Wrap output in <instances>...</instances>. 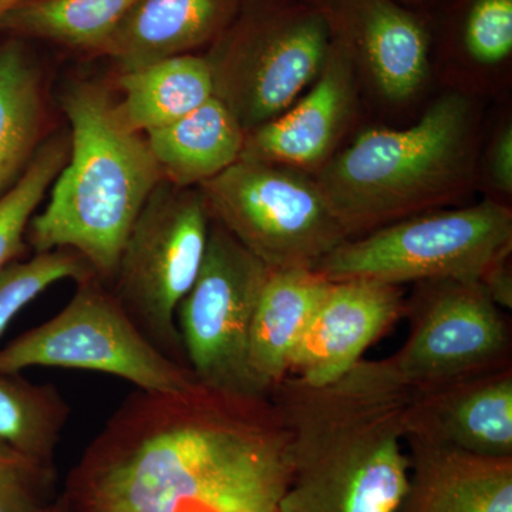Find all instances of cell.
<instances>
[{
  "instance_id": "6da1fadb",
  "label": "cell",
  "mask_w": 512,
  "mask_h": 512,
  "mask_svg": "<svg viewBox=\"0 0 512 512\" xmlns=\"http://www.w3.org/2000/svg\"><path fill=\"white\" fill-rule=\"evenodd\" d=\"M271 397L200 382L130 394L70 468L72 512H276L291 476Z\"/></svg>"
},
{
  "instance_id": "7a4b0ae2",
  "label": "cell",
  "mask_w": 512,
  "mask_h": 512,
  "mask_svg": "<svg viewBox=\"0 0 512 512\" xmlns=\"http://www.w3.org/2000/svg\"><path fill=\"white\" fill-rule=\"evenodd\" d=\"M412 393L386 359L360 360L328 384L292 375L276 384L269 397L291 440L276 512H396L409 487Z\"/></svg>"
},
{
  "instance_id": "3957f363",
  "label": "cell",
  "mask_w": 512,
  "mask_h": 512,
  "mask_svg": "<svg viewBox=\"0 0 512 512\" xmlns=\"http://www.w3.org/2000/svg\"><path fill=\"white\" fill-rule=\"evenodd\" d=\"M60 104L70 124L69 160L26 238L35 254L76 251L109 285L131 228L163 177L146 136L124 126L106 84L76 80Z\"/></svg>"
},
{
  "instance_id": "277c9868",
  "label": "cell",
  "mask_w": 512,
  "mask_h": 512,
  "mask_svg": "<svg viewBox=\"0 0 512 512\" xmlns=\"http://www.w3.org/2000/svg\"><path fill=\"white\" fill-rule=\"evenodd\" d=\"M474 161L470 103L447 94L413 126L360 134L316 183L350 239L456 201L473 181Z\"/></svg>"
},
{
  "instance_id": "5b68a950",
  "label": "cell",
  "mask_w": 512,
  "mask_h": 512,
  "mask_svg": "<svg viewBox=\"0 0 512 512\" xmlns=\"http://www.w3.org/2000/svg\"><path fill=\"white\" fill-rule=\"evenodd\" d=\"M511 252V208L485 201L423 212L350 238L313 269L330 282H481L495 266L510 261Z\"/></svg>"
},
{
  "instance_id": "8992f818",
  "label": "cell",
  "mask_w": 512,
  "mask_h": 512,
  "mask_svg": "<svg viewBox=\"0 0 512 512\" xmlns=\"http://www.w3.org/2000/svg\"><path fill=\"white\" fill-rule=\"evenodd\" d=\"M210 229L200 188L161 180L134 222L107 285L144 336L183 366L177 311L200 272Z\"/></svg>"
},
{
  "instance_id": "52a82bcc",
  "label": "cell",
  "mask_w": 512,
  "mask_h": 512,
  "mask_svg": "<svg viewBox=\"0 0 512 512\" xmlns=\"http://www.w3.org/2000/svg\"><path fill=\"white\" fill-rule=\"evenodd\" d=\"M198 188L211 220L268 268L313 269L349 239L318 183L293 168L241 158Z\"/></svg>"
},
{
  "instance_id": "ba28073f",
  "label": "cell",
  "mask_w": 512,
  "mask_h": 512,
  "mask_svg": "<svg viewBox=\"0 0 512 512\" xmlns=\"http://www.w3.org/2000/svg\"><path fill=\"white\" fill-rule=\"evenodd\" d=\"M29 367L93 370L144 392H174L197 382L187 366L144 336L99 278L79 282L62 311L0 350V373Z\"/></svg>"
},
{
  "instance_id": "9c48e42d",
  "label": "cell",
  "mask_w": 512,
  "mask_h": 512,
  "mask_svg": "<svg viewBox=\"0 0 512 512\" xmlns=\"http://www.w3.org/2000/svg\"><path fill=\"white\" fill-rule=\"evenodd\" d=\"M330 46L320 13L237 15L207 56L214 96L248 133L288 110L318 79Z\"/></svg>"
},
{
  "instance_id": "30bf717a",
  "label": "cell",
  "mask_w": 512,
  "mask_h": 512,
  "mask_svg": "<svg viewBox=\"0 0 512 512\" xmlns=\"http://www.w3.org/2000/svg\"><path fill=\"white\" fill-rule=\"evenodd\" d=\"M269 271L211 220L200 272L177 311L185 362L198 382L231 392L261 394L249 375L248 346Z\"/></svg>"
},
{
  "instance_id": "8fae6325",
  "label": "cell",
  "mask_w": 512,
  "mask_h": 512,
  "mask_svg": "<svg viewBox=\"0 0 512 512\" xmlns=\"http://www.w3.org/2000/svg\"><path fill=\"white\" fill-rule=\"evenodd\" d=\"M404 301L409 335L386 357L412 390L512 366L511 328L481 282L426 281Z\"/></svg>"
},
{
  "instance_id": "7c38bea8",
  "label": "cell",
  "mask_w": 512,
  "mask_h": 512,
  "mask_svg": "<svg viewBox=\"0 0 512 512\" xmlns=\"http://www.w3.org/2000/svg\"><path fill=\"white\" fill-rule=\"evenodd\" d=\"M404 301L402 286L330 282L293 353L289 375L318 386L335 382L403 318Z\"/></svg>"
},
{
  "instance_id": "4fadbf2b",
  "label": "cell",
  "mask_w": 512,
  "mask_h": 512,
  "mask_svg": "<svg viewBox=\"0 0 512 512\" xmlns=\"http://www.w3.org/2000/svg\"><path fill=\"white\" fill-rule=\"evenodd\" d=\"M404 429L478 456L512 457V366L413 390Z\"/></svg>"
},
{
  "instance_id": "5bb4252c",
  "label": "cell",
  "mask_w": 512,
  "mask_h": 512,
  "mask_svg": "<svg viewBox=\"0 0 512 512\" xmlns=\"http://www.w3.org/2000/svg\"><path fill=\"white\" fill-rule=\"evenodd\" d=\"M353 84L348 47L332 43L311 90L275 119L245 133L241 158L289 168L313 167L328 160L348 119Z\"/></svg>"
},
{
  "instance_id": "9a60e30c",
  "label": "cell",
  "mask_w": 512,
  "mask_h": 512,
  "mask_svg": "<svg viewBox=\"0 0 512 512\" xmlns=\"http://www.w3.org/2000/svg\"><path fill=\"white\" fill-rule=\"evenodd\" d=\"M409 487L396 512H512V457L406 437Z\"/></svg>"
},
{
  "instance_id": "2e32d148",
  "label": "cell",
  "mask_w": 512,
  "mask_h": 512,
  "mask_svg": "<svg viewBox=\"0 0 512 512\" xmlns=\"http://www.w3.org/2000/svg\"><path fill=\"white\" fill-rule=\"evenodd\" d=\"M242 0H137L100 57L116 73L214 45L232 25Z\"/></svg>"
},
{
  "instance_id": "e0dca14e",
  "label": "cell",
  "mask_w": 512,
  "mask_h": 512,
  "mask_svg": "<svg viewBox=\"0 0 512 512\" xmlns=\"http://www.w3.org/2000/svg\"><path fill=\"white\" fill-rule=\"evenodd\" d=\"M330 281L315 269H271L252 319L248 369L269 396L289 375L293 353Z\"/></svg>"
},
{
  "instance_id": "ac0fdd59",
  "label": "cell",
  "mask_w": 512,
  "mask_h": 512,
  "mask_svg": "<svg viewBox=\"0 0 512 512\" xmlns=\"http://www.w3.org/2000/svg\"><path fill=\"white\" fill-rule=\"evenodd\" d=\"M49 80L28 40L0 43V197L50 136Z\"/></svg>"
},
{
  "instance_id": "d6986e66",
  "label": "cell",
  "mask_w": 512,
  "mask_h": 512,
  "mask_svg": "<svg viewBox=\"0 0 512 512\" xmlns=\"http://www.w3.org/2000/svg\"><path fill=\"white\" fill-rule=\"evenodd\" d=\"M161 177L180 188H198L241 160L245 130L218 97L183 119L146 134Z\"/></svg>"
},
{
  "instance_id": "ffe728a7",
  "label": "cell",
  "mask_w": 512,
  "mask_h": 512,
  "mask_svg": "<svg viewBox=\"0 0 512 512\" xmlns=\"http://www.w3.org/2000/svg\"><path fill=\"white\" fill-rule=\"evenodd\" d=\"M116 87L121 121L143 136L183 119L214 96L210 63L194 53L116 73Z\"/></svg>"
},
{
  "instance_id": "44dd1931",
  "label": "cell",
  "mask_w": 512,
  "mask_h": 512,
  "mask_svg": "<svg viewBox=\"0 0 512 512\" xmlns=\"http://www.w3.org/2000/svg\"><path fill=\"white\" fill-rule=\"evenodd\" d=\"M137 0H23L0 19V35L100 57Z\"/></svg>"
},
{
  "instance_id": "7402d4cb",
  "label": "cell",
  "mask_w": 512,
  "mask_h": 512,
  "mask_svg": "<svg viewBox=\"0 0 512 512\" xmlns=\"http://www.w3.org/2000/svg\"><path fill=\"white\" fill-rule=\"evenodd\" d=\"M363 47L384 97L406 100L429 70V43L420 23L389 0H370L363 15Z\"/></svg>"
},
{
  "instance_id": "603a6c76",
  "label": "cell",
  "mask_w": 512,
  "mask_h": 512,
  "mask_svg": "<svg viewBox=\"0 0 512 512\" xmlns=\"http://www.w3.org/2000/svg\"><path fill=\"white\" fill-rule=\"evenodd\" d=\"M69 404L53 384H36L19 373H0V443L25 456L55 463Z\"/></svg>"
},
{
  "instance_id": "cb8c5ba5",
  "label": "cell",
  "mask_w": 512,
  "mask_h": 512,
  "mask_svg": "<svg viewBox=\"0 0 512 512\" xmlns=\"http://www.w3.org/2000/svg\"><path fill=\"white\" fill-rule=\"evenodd\" d=\"M69 151V134H50L18 183L0 197V274L25 252L30 221L69 160Z\"/></svg>"
},
{
  "instance_id": "d4e9b609",
  "label": "cell",
  "mask_w": 512,
  "mask_h": 512,
  "mask_svg": "<svg viewBox=\"0 0 512 512\" xmlns=\"http://www.w3.org/2000/svg\"><path fill=\"white\" fill-rule=\"evenodd\" d=\"M90 278H97L92 266L72 249H53L8 266L0 274V336L25 306L56 282L73 279L79 284Z\"/></svg>"
},
{
  "instance_id": "484cf974",
  "label": "cell",
  "mask_w": 512,
  "mask_h": 512,
  "mask_svg": "<svg viewBox=\"0 0 512 512\" xmlns=\"http://www.w3.org/2000/svg\"><path fill=\"white\" fill-rule=\"evenodd\" d=\"M57 481L55 463L0 443V512H45L59 497Z\"/></svg>"
},
{
  "instance_id": "4316f807",
  "label": "cell",
  "mask_w": 512,
  "mask_h": 512,
  "mask_svg": "<svg viewBox=\"0 0 512 512\" xmlns=\"http://www.w3.org/2000/svg\"><path fill=\"white\" fill-rule=\"evenodd\" d=\"M467 52L478 63L503 62L512 52V0H477L464 33Z\"/></svg>"
},
{
  "instance_id": "83f0119b",
  "label": "cell",
  "mask_w": 512,
  "mask_h": 512,
  "mask_svg": "<svg viewBox=\"0 0 512 512\" xmlns=\"http://www.w3.org/2000/svg\"><path fill=\"white\" fill-rule=\"evenodd\" d=\"M490 173L494 184L505 194L512 192V128L505 127L495 141L490 158Z\"/></svg>"
},
{
  "instance_id": "f1b7e54d",
  "label": "cell",
  "mask_w": 512,
  "mask_h": 512,
  "mask_svg": "<svg viewBox=\"0 0 512 512\" xmlns=\"http://www.w3.org/2000/svg\"><path fill=\"white\" fill-rule=\"evenodd\" d=\"M481 284L487 289L488 295L501 309L512 308V274L510 261L495 266L484 276Z\"/></svg>"
},
{
  "instance_id": "f546056e",
  "label": "cell",
  "mask_w": 512,
  "mask_h": 512,
  "mask_svg": "<svg viewBox=\"0 0 512 512\" xmlns=\"http://www.w3.org/2000/svg\"><path fill=\"white\" fill-rule=\"evenodd\" d=\"M45 512H72L70 511L69 505H67L66 501H64L63 495L59 494V497L56 498L55 503L50 505L49 508Z\"/></svg>"
},
{
  "instance_id": "4dcf8cb0",
  "label": "cell",
  "mask_w": 512,
  "mask_h": 512,
  "mask_svg": "<svg viewBox=\"0 0 512 512\" xmlns=\"http://www.w3.org/2000/svg\"><path fill=\"white\" fill-rule=\"evenodd\" d=\"M22 2L23 0H0V19H2L9 10H12Z\"/></svg>"
}]
</instances>
